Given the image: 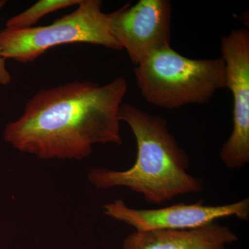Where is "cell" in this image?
Here are the masks:
<instances>
[{"label": "cell", "mask_w": 249, "mask_h": 249, "mask_svg": "<svg viewBox=\"0 0 249 249\" xmlns=\"http://www.w3.org/2000/svg\"><path fill=\"white\" fill-rule=\"evenodd\" d=\"M219 249H226V247H222V248H221Z\"/></svg>", "instance_id": "8fae6325"}, {"label": "cell", "mask_w": 249, "mask_h": 249, "mask_svg": "<svg viewBox=\"0 0 249 249\" xmlns=\"http://www.w3.org/2000/svg\"><path fill=\"white\" fill-rule=\"evenodd\" d=\"M127 91L123 77L103 85L76 80L39 90L22 115L6 124L5 141L45 160H81L95 144L121 145L119 111Z\"/></svg>", "instance_id": "6da1fadb"}, {"label": "cell", "mask_w": 249, "mask_h": 249, "mask_svg": "<svg viewBox=\"0 0 249 249\" xmlns=\"http://www.w3.org/2000/svg\"><path fill=\"white\" fill-rule=\"evenodd\" d=\"M119 119L128 124L133 132L137 160L127 170L96 168L90 170L88 178L95 188L124 187L154 204L204 189L202 180L187 172L188 156L170 134L165 119L123 103Z\"/></svg>", "instance_id": "7a4b0ae2"}, {"label": "cell", "mask_w": 249, "mask_h": 249, "mask_svg": "<svg viewBox=\"0 0 249 249\" xmlns=\"http://www.w3.org/2000/svg\"><path fill=\"white\" fill-rule=\"evenodd\" d=\"M101 0H81L76 9L47 26L27 29L6 27L0 32V51L5 60L21 63L34 61L49 49L72 43L122 47L111 34L107 14Z\"/></svg>", "instance_id": "277c9868"}, {"label": "cell", "mask_w": 249, "mask_h": 249, "mask_svg": "<svg viewBox=\"0 0 249 249\" xmlns=\"http://www.w3.org/2000/svg\"><path fill=\"white\" fill-rule=\"evenodd\" d=\"M134 73L145 101L164 109L204 104L227 88L222 58H188L171 47L156 52L137 65Z\"/></svg>", "instance_id": "3957f363"}, {"label": "cell", "mask_w": 249, "mask_h": 249, "mask_svg": "<svg viewBox=\"0 0 249 249\" xmlns=\"http://www.w3.org/2000/svg\"><path fill=\"white\" fill-rule=\"evenodd\" d=\"M7 1L6 0H0V11L6 5ZM12 81V76L11 73L8 71L6 66V60L1 55L0 51V85L3 86H6Z\"/></svg>", "instance_id": "30bf717a"}, {"label": "cell", "mask_w": 249, "mask_h": 249, "mask_svg": "<svg viewBox=\"0 0 249 249\" xmlns=\"http://www.w3.org/2000/svg\"><path fill=\"white\" fill-rule=\"evenodd\" d=\"M81 0H40L21 14L10 18L6 27L27 29L35 27L47 15L71 6H78Z\"/></svg>", "instance_id": "9c48e42d"}, {"label": "cell", "mask_w": 249, "mask_h": 249, "mask_svg": "<svg viewBox=\"0 0 249 249\" xmlns=\"http://www.w3.org/2000/svg\"><path fill=\"white\" fill-rule=\"evenodd\" d=\"M237 240L232 229L214 222L196 229L135 231L123 249H219Z\"/></svg>", "instance_id": "ba28073f"}, {"label": "cell", "mask_w": 249, "mask_h": 249, "mask_svg": "<svg viewBox=\"0 0 249 249\" xmlns=\"http://www.w3.org/2000/svg\"><path fill=\"white\" fill-rule=\"evenodd\" d=\"M104 213L134 228L136 231L196 229L217 222L221 218L235 217L248 221L249 199L219 206L205 205L202 201L194 204L182 202L155 209H133L122 199H116L105 205Z\"/></svg>", "instance_id": "52a82bcc"}, {"label": "cell", "mask_w": 249, "mask_h": 249, "mask_svg": "<svg viewBox=\"0 0 249 249\" xmlns=\"http://www.w3.org/2000/svg\"><path fill=\"white\" fill-rule=\"evenodd\" d=\"M227 88L233 97V127L223 144L221 160L229 169H240L249 161V33L234 29L221 40Z\"/></svg>", "instance_id": "5b68a950"}, {"label": "cell", "mask_w": 249, "mask_h": 249, "mask_svg": "<svg viewBox=\"0 0 249 249\" xmlns=\"http://www.w3.org/2000/svg\"><path fill=\"white\" fill-rule=\"evenodd\" d=\"M171 18L168 0H140L107 14L111 34L136 66L170 47Z\"/></svg>", "instance_id": "8992f818"}]
</instances>
